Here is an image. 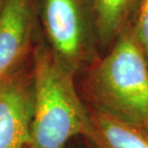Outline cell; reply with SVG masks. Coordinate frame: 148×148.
<instances>
[{
	"label": "cell",
	"mask_w": 148,
	"mask_h": 148,
	"mask_svg": "<svg viewBox=\"0 0 148 148\" xmlns=\"http://www.w3.org/2000/svg\"><path fill=\"white\" fill-rule=\"evenodd\" d=\"M86 91L93 110L148 130V61L132 24L88 67Z\"/></svg>",
	"instance_id": "1"
},
{
	"label": "cell",
	"mask_w": 148,
	"mask_h": 148,
	"mask_svg": "<svg viewBox=\"0 0 148 148\" xmlns=\"http://www.w3.org/2000/svg\"><path fill=\"white\" fill-rule=\"evenodd\" d=\"M36 5L56 57L75 74L90 67L99 48L93 0H36Z\"/></svg>",
	"instance_id": "3"
},
{
	"label": "cell",
	"mask_w": 148,
	"mask_h": 148,
	"mask_svg": "<svg viewBox=\"0 0 148 148\" xmlns=\"http://www.w3.org/2000/svg\"><path fill=\"white\" fill-rule=\"evenodd\" d=\"M140 0H93L99 48L108 49L132 24Z\"/></svg>",
	"instance_id": "7"
},
{
	"label": "cell",
	"mask_w": 148,
	"mask_h": 148,
	"mask_svg": "<svg viewBox=\"0 0 148 148\" xmlns=\"http://www.w3.org/2000/svg\"><path fill=\"white\" fill-rule=\"evenodd\" d=\"M3 2H4V0H0V11H1V9H2Z\"/></svg>",
	"instance_id": "9"
},
{
	"label": "cell",
	"mask_w": 148,
	"mask_h": 148,
	"mask_svg": "<svg viewBox=\"0 0 148 148\" xmlns=\"http://www.w3.org/2000/svg\"><path fill=\"white\" fill-rule=\"evenodd\" d=\"M33 114V73L19 69L0 81V148L30 147Z\"/></svg>",
	"instance_id": "4"
},
{
	"label": "cell",
	"mask_w": 148,
	"mask_h": 148,
	"mask_svg": "<svg viewBox=\"0 0 148 148\" xmlns=\"http://www.w3.org/2000/svg\"><path fill=\"white\" fill-rule=\"evenodd\" d=\"M36 0H4L0 11V81L20 69L36 23Z\"/></svg>",
	"instance_id": "5"
},
{
	"label": "cell",
	"mask_w": 148,
	"mask_h": 148,
	"mask_svg": "<svg viewBox=\"0 0 148 148\" xmlns=\"http://www.w3.org/2000/svg\"><path fill=\"white\" fill-rule=\"evenodd\" d=\"M132 26L148 61V0H140Z\"/></svg>",
	"instance_id": "8"
},
{
	"label": "cell",
	"mask_w": 148,
	"mask_h": 148,
	"mask_svg": "<svg viewBox=\"0 0 148 148\" xmlns=\"http://www.w3.org/2000/svg\"><path fill=\"white\" fill-rule=\"evenodd\" d=\"M34 114L29 148H64L76 136H85L90 111L80 98L74 75L45 43L33 55Z\"/></svg>",
	"instance_id": "2"
},
{
	"label": "cell",
	"mask_w": 148,
	"mask_h": 148,
	"mask_svg": "<svg viewBox=\"0 0 148 148\" xmlns=\"http://www.w3.org/2000/svg\"><path fill=\"white\" fill-rule=\"evenodd\" d=\"M84 137L93 148H148L147 129L93 109Z\"/></svg>",
	"instance_id": "6"
}]
</instances>
